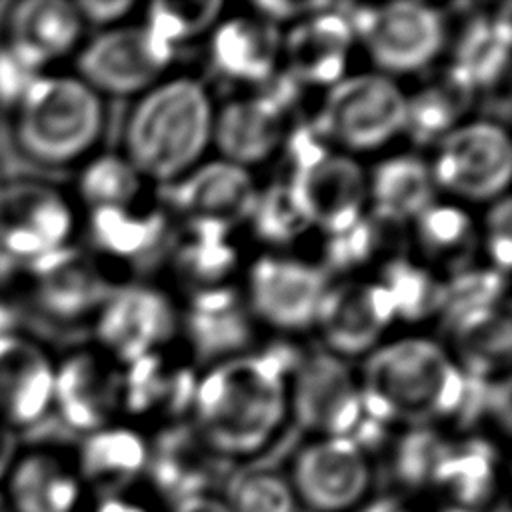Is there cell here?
<instances>
[{
  "mask_svg": "<svg viewBox=\"0 0 512 512\" xmlns=\"http://www.w3.org/2000/svg\"><path fill=\"white\" fill-rule=\"evenodd\" d=\"M286 110L266 92L228 102L214 116L212 136L226 158L236 166L266 160L284 136Z\"/></svg>",
  "mask_w": 512,
  "mask_h": 512,
  "instance_id": "obj_24",
  "label": "cell"
},
{
  "mask_svg": "<svg viewBox=\"0 0 512 512\" xmlns=\"http://www.w3.org/2000/svg\"><path fill=\"white\" fill-rule=\"evenodd\" d=\"M496 486V454L484 440L448 444L430 488H436L456 512H472L484 504Z\"/></svg>",
  "mask_w": 512,
  "mask_h": 512,
  "instance_id": "obj_29",
  "label": "cell"
},
{
  "mask_svg": "<svg viewBox=\"0 0 512 512\" xmlns=\"http://www.w3.org/2000/svg\"><path fill=\"white\" fill-rule=\"evenodd\" d=\"M256 188L250 174L232 162H208L166 186V198L188 220L232 226L250 218Z\"/></svg>",
  "mask_w": 512,
  "mask_h": 512,
  "instance_id": "obj_20",
  "label": "cell"
},
{
  "mask_svg": "<svg viewBox=\"0 0 512 512\" xmlns=\"http://www.w3.org/2000/svg\"><path fill=\"white\" fill-rule=\"evenodd\" d=\"M510 170L512 146L506 130L482 120L450 130L430 172L436 184L458 196L488 200L506 190Z\"/></svg>",
  "mask_w": 512,
  "mask_h": 512,
  "instance_id": "obj_10",
  "label": "cell"
},
{
  "mask_svg": "<svg viewBox=\"0 0 512 512\" xmlns=\"http://www.w3.org/2000/svg\"><path fill=\"white\" fill-rule=\"evenodd\" d=\"M0 188H2V178H0Z\"/></svg>",
  "mask_w": 512,
  "mask_h": 512,
  "instance_id": "obj_53",
  "label": "cell"
},
{
  "mask_svg": "<svg viewBox=\"0 0 512 512\" xmlns=\"http://www.w3.org/2000/svg\"><path fill=\"white\" fill-rule=\"evenodd\" d=\"M406 96L382 74L338 80L328 92L314 128L346 148L368 150L404 130Z\"/></svg>",
  "mask_w": 512,
  "mask_h": 512,
  "instance_id": "obj_7",
  "label": "cell"
},
{
  "mask_svg": "<svg viewBox=\"0 0 512 512\" xmlns=\"http://www.w3.org/2000/svg\"><path fill=\"white\" fill-rule=\"evenodd\" d=\"M290 486L300 506L312 512H356L372 488L368 450L354 438H316L292 460Z\"/></svg>",
  "mask_w": 512,
  "mask_h": 512,
  "instance_id": "obj_8",
  "label": "cell"
},
{
  "mask_svg": "<svg viewBox=\"0 0 512 512\" xmlns=\"http://www.w3.org/2000/svg\"><path fill=\"white\" fill-rule=\"evenodd\" d=\"M354 32L342 6L302 18L286 38L288 74L298 84H332L338 82Z\"/></svg>",
  "mask_w": 512,
  "mask_h": 512,
  "instance_id": "obj_22",
  "label": "cell"
},
{
  "mask_svg": "<svg viewBox=\"0 0 512 512\" xmlns=\"http://www.w3.org/2000/svg\"><path fill=\"white\" fill-rule=\"evenodd\" d=\"M250 218L258 238L272 244L292 242L310 226L288 182H276L258 194Z\"/></svg>",
  "mask_w": 512,
  "mask_h": 512,
  "instance_id": "obj_41",
  "label": "cell"
},
{
  "mask_svg": "<svg viewBox=\"0 0 512 512\" xmlns=\"http://www.w3.org/2000/svg\"><path fill=\"white\" fill-rule=\"evenodd\" d=\"M300 354L274 346L226 358L194 390V428L226 462L254 456L280 432L290 402L286 378Z\"/></svg>",
  "mask_w": 512,
  "mask_h": 512,
  "instance_id": "obj_1",
  "label": "cell"
},
{
  "mask_svg": "<svg viewBox=\"0 0 512 512\" xmlns=\"http://www.w3.org/2000/svg\"><path fill=\"white\" fill-rule=\"evenodd\" d=\"M222 462L226 460L202 440L194 426H174L150 446L144 476L174 506L192 496L212 494Z\"/></svg>",
  "mask_w": 512,
  "mask_h": 512,
  "instance_id": "obj_21",
  "label": "cell"
},
{
  "mask_svg": "<svg viewBox=\"0 0 512 512\" xmlns=\"http://www.w3.org/2000/svg\"><path fill=\"white\" fill-rule=\"evenodd\" d=\"M224 500L232 512H298L300 508L288 476L272 470L240 474Z\"/></svg>",
  "mask_w": 512,
  "mask_h": 512,
  "instance_id": "obj_43",
  "label": "cell"
},
{
  "mask_svg": "<svg viewBox=\"0 0 512 512\" xmlns=\"http://www.w3.org/2000/svg\"><path fill=\"white\" fill-rule=\"evenodd\" d=\"M394 318V302L380 282H344L328 286L314 322L336 354L352 356L370 350Z\"/></svg>",
  "mask_w": 512,
  "mask_h": 512,
  "instance_id": "obj_16",
  "label": "cell"
},
{
  "mask_svg": "<svg viewBox=\"0 0 512 512\" xmlns=\"http://www.w3.org/2000/svg\"><path fill=\"white\" fill-rule=\"evenodd\" d=\"M228 226L204 220H188L184 236L176 244V268L192 282L214 286L236 264V250L228 240Z\"/></svg>",
  "mask_w": 512,
  "mask_h": 512,
  "instance_id": "obj_35",
  "label": "cell"
},
{
  "mask_svg": "<svg viewBox=\"0 0 512 512\" xmlns=\"http://www.w3.org/2000/svg\"><path fill=\"white\" fill-rule=\"evenodd\" d=\"M88 230L100 250L118 258H146L166 240V220L158 212L134 214L124 208H92Z\"/></svg>",
  "mask_w": 512,
  "mask_h": 512,
  "instance_id": "obj_34",
  "label": "cell"
},
{
  "mask_svg": "<svg viewBox=\"0 0 512 512\" xmlns=\"http://www.w3.org/2000/svg\"><path fill=\"white\" fill-rule=\"evenodd\" d=\"M474 90L472 82L452 66L442 80L406 98L404 128L420 144L442 140L470 106Z\"/></svg>",
  "mask_w": 512,
  "mask_h": 512,
  "instance_id": "obj_33",
  "label": "cell"
},
{
  "mask_svg": "<svg viewBox=\"0 0 512 512\" xmlns=\"http://www.w3.org/2000/svg\"><path fill=\"white\" fill-rule=\"evenodd\" d=\"M326 290V274L300 260L260 258L250 272L254 312L284 330L310 326Z\"/></svg>",
  "mask_w": 512,
  "mask_h": 512,
  "instance_id": "obj_13",
  "label": "cell"
},
{
  "mask_svg": "<svg viewBox=\"0 0 512 512\" xmlns=\"http://www.w3.org/2000/svg\"><path fill=\"white\" fill-rule=\"evenodd\" d=\"M150 446L136 430L104 426L86 434L74 458L86 490L100 496L126 494L128 486L146 474Z\"/></svg>",
  "mask_w": 512,
  "mask_h": 512,
  "instance_id": "obj_25",
  "label": "cell"
},
{
  "mask_svg": "<svg viewBox=\"0 0 512 512\" xmlns=\"http://www.w3.org/2000/svg\"><path fill=\"white\" fill-rule=\"evenodd\" d=\"M74 4L84 24H110L120 20L132 8V2L126 0H84Z\"/></svg>",
  "mask_w": 512,
  "mask_h": 512,
  "instance_id": "obj_47",
  "label": "cell"
},
{
  "mask_svg": "<svg viewBox=\"0 0 512 512\" xmlns=\"http://www.w3.org/2000/svg\"><path fill=\"white\" fill-rule=\"evenodd\" d=\"M354 36L390 72H414L438 56L446 26L438 10L420 2L342 4Z\"/></svg>",
  "mask_w": 512,
  "mask_h": 512,
  "instance_id": "obj_6",
  "label": "cell"
},
{
  "mask_svg": "<svg viewBox=\"0 0 512 512\" xmlns=\"http://www.w3.org/2000/svg\"><path fill=\"white\" fill-rule=\"evenodd\" d=\"M0 512H12V508H10V504H8V500H6L4 492H2V488H0Z\"/></svg>",
  "mask_w": 512,
  "mask_h": 512,
  "instance_id": "obj_52",
  "label": "cell"
},
{
  "mask_svg": "<svg viewBox=\"0 0 512 512\" xmlns=\"http://www.w3.org/2000/svg\"><path fill=\"white\" fill-rule=\"evenodd\" d=\"M54 368L46 350L20 332L0 338V422L14 430L52 408Z\"/></svg>",
  "mask_w": 512,
  "mask_h": 512,
  "instance_id": "obj_18",
  "label": "cell"
},
{
  "mask_svg": "<svg viewBox=\"0 0 512 512\" xmlns=\"http://www.w3.org/2000/svg\"><path fill=\"white\" fill-rule=\"evenodd\" d=\"M360 390L364 418L382 426L394 420L426 424L458 416L466 376L438 344L404 338L368 358Z\"/></svg>",
  "mask_w": 512,
  "mask_h": 512,
  "instance_id": "obj_2",
  "label": "cell"
},
{
  "mask_svg": "<svg viewBox=\"0 0 512 512\" xmlns=\"http://www.w3.org/2000/svg\"><path fill=\"white\" fill-rule=\"evenodd\" d=\"M488 256L494 262V270L506 274L510 268V254H512V232H510V200L504 196L496 206L490 210L488 220Z\"/></svg>",
  "mask_w": 512,
  "mask_h": 512,
  "instance_id": "obj_46",
  "label": "cell"
},
{
  "mask_svg": "<svg viewBox=\"0 0 512 512\" xmlns=\"http://www.w3.org/2000/svg\"><path fill=\"white\" fill-rule=\"evenodd\" d=\"M186 330L200 360L232 358L252 340L248 308L230 286L200 288L190 300Z\"/></svg>",
  "mask_w": 512,
  "mask_h": 512,
  "instance_id": "obj_26",
  "label": "cell"
},
{
  "mask_svg": "<svg viewBox=\"0 0 512 512\" xmlns=\"http://www.w3.org/2000/svg\"><path fill=\"white\" fill-rule=\"evenodd\" d=\"M288 186L310 224L338 234L362 218L368 182L362 168L330 148L310 164L290 170Z\"/></svg>",
  "mask_w": 512,
  "mask_h": 512,
  "instance_id": "obj_12",
  "label": "cell"
},
{
  "mask_svg": "<svg viewBox=\"0 0 512 512\" xmlns=\"http://www.w3.org/2000/svg\"><path fill=\"white\" fill-rule=\"evenodd\" d=\"M0 488L12 512H78L88 494L76 462L52 448L20 452Z\"/></svg>",
  "mask_w": 512,
  "mask_h": 512,
  "instance_id": "obj_19",
  "label": "cell"
},
{
  "mask_svg": "<svg viewBox=\"0 0 512 512\" xmlns=\"http://www.w3.org/2000/svg\"><path fill=\"white\" fill-rule=\"evenodd\" d=\"M82 28L84 22L74 2L22 0L8 12L2 40L46 68L76 48Z\"/></svg>",
  "mask_w": 512,
  "mask_h": 512,
  "instance_id": "obj_23",
  "label": "cell"
},
{
  "mask_svg": "<svg viewBox=\"0 0 512 512\" xmlns=\"http://www.w3.org/2000/svg\"><path fill=\"white\" fill-rule=\"evenodd\" d=\"M176 328V316L170 302L152 288L128 286L114 290L98 310L96 334L100 342L120 360L156 352Z\"/></svg>",
  "mask_w": 512,
  "mask_h": 512,
  "instance_id": "obj_14",
  "label": "cell"
},
{
  "mask_svg": "<svg viewBox=\"0 0 512 512\" xmlns=\"http://www.w3.org/2000/svg\"><path fill=\"white\" fill-rule=\"evenodd\" d=\"M26 274L40 308L62 322L98 312L114 292L94 258L70 244L36 262Z\"/></svg>",
  "mask_w": 512,
  "mask_h": 512,
  "instance_id": "obj_15",
  "label": "cell"
},
{
  "mask_svg": "<svg viewBox=\"0 0 512 512\" xmlns=\"http://www.w3.org/2000/svg\"><path fill=\"white\" fill-rule=\"evenodd\" d=\"M222 4L214 0H158L148 6L144 28L166 48H174L206 30Z\"/></svg>",
  "mask_w": 512,
  "mask_h": 512,
  "instance_id": "obj_40",
  "label": "cell"
},
{
  "mask_svg": "<svg viewBox=\"0 0 512 512\" xmlns=\"http://www.w3.org/2000/svg\"><path fill=\"white\" fill-rule=\"evenodd\" d=\"M74 214L68 200L42 182L0 188V276L28 272L48 254L68 246Z\"/></svg>",
  "mask_w": 512,
  "mask_h": 512,
  "instance_id": "obj_5",
  "label": "cell"
},
{
  "mask_svg": "<svg viewBox=\"0 0 512 512\" xmlns=\"http://www.w3.org/2000/svg\"><path fill=\"white\" fill-rule=\"evenodd\" d=\"M122 378L90 350L68 354L54 368L52 406L74 430L90 434L108 426L120 406Z\"/></svg>",
  "mask_w": 512,
  "mask_h": 512,
  "instance_id": "obj_17",
  "label": "cell"
},
{
  "mask_svg": "<svg viewBox=\"0 0 512 512\" xmlns=\"http://www.w3.org/2000/svg\"><path fill=\"white\" fill-rule=\"evenodd\" d=\"M214 112L206 88L174 78L150 88L126 124L128 162L156 180L174 182L198 162L212 138Z\"/></svg>",
  "mask_w": 512,
  "mask_h": 512,
  "instance_id": "obj_3",
  "label": "cell"
},
{
  "mask_svg": "<svg viewBox=\"0 0 512 512\" xmlns=\"http://www.w3.org/2000/svg\"><path fill=\"white\" fill-rule=\"evenodd\" d=\"M416 234L424 252L446 264H462L474 238L468 214L446 204H430L416 216Z\"/></svg>",
  "mask_w": 512,
  "mask_h": 512,
  "instance_id": "obj_39",
  "label": "cell"
},
{
  "mask_svg": "<svg viewBox=\"0 0 512 512\" xmlns=\"http://www.w3.org/2000/svg\"><path fill=\"white\" fill-rule=\"evenodd\" d=\"M380 284L388 290L396 318L406 322H420L434 312H440L444 284L428 270L418 268L410 260L398 256L384 264Z\"/></svg>",
  "mask_w": 512,
  "mask_h": 512,
  "instance_id": "obj_37",
  "label": "cell"
},
{
  "mask_svg": "<svg viewBox=\"0 0 512 512\" xmlns=\"http://www.w3.org/2000/svg\"><path fill=\"white\" fill-rule=\"evenodd\" d=\"M360 512H424V510H418L398 498H384V500H374V502H366Z\"/></svg>",
  "mask_w": 512,
  "mask_h": 512,
  "instance_id": "obj_51",
  "label": "cell"
},
{
  "mask_svg": "<svg viewBox=\"0 0 512 512\" xmlns=\"http://www.w3.org/2000/svg\"><path fill=\"white\" fill-rule=\"evenodd\" d=\"M504 294V274L492 270H462L444 284L442 318L446 326L488 308H494Z\"/></svg>",
  "mask_w": 512,
  "mask_h": 512,
  "instance_id": "obj_42",
  "label": "cell"
},
{
  "mask_svg": "<svg viewBox=\"0 0 512 512\" xmlns=\"http://www.w3.org/2000/svg\"><path fill=\"white\" fill-rule=\"evenodd\" d=\"M448 440L428 428L410 430L396 446L394 466L398 478L408 486H430L432 476L442 462Z\"/></svg>",
  "mask_w": 512,
  "mask_h": 512,
  "instance_id": "obj_44",
  "label": "cell"
},
{
  "mask_svg": "<svg viewBox=\"0 0 512 512\" xmlns=\"http://www.w3.org/2000/svg\"><path fill=\"white\" fill-rule=\"evenodd\" d=\"M18 454H20L18 432L12 426L0 422V486L6 480L10 468L14 466Z\"/></svg>",
  "mask_w": 512,
  "mask_h": 512,
  "instance_id": "obj_48",
  "label": "cell"
},
{
  "mask_svg": "<svg viewBox=\"0 0 512 512\" xmlns=\"http://www.w3.org/2000/svg\"><path fill=\"white\" fill-rule=\"evenodd\" d=\"M172 56L144 26L112 28L82 48L78 78L98 94L130 96L150 88Z\"/></svg>",
  "mask_w": 512,
  "mask_h": 512,
  "instance_id": "obj_11",
  "label": "cell"
},
{
  "mask_svg": "<svg viewBox=\"0 0 512 512\" xmlns=\"http://www.w3.org/2000/svg\"><path fill=\"white\" fill-rule=\"evenodd\" d=\"M280 36L262 16H238L212 36L210 58L218 72L238 82H268L274 76Z\"/></svg>",
  "mask_w": 512,
  "mask_h": 512,
  "instance_id": "obj_27",
  "label": "cell"
},
{
  "mask_svg": "<svg viewBox=\"0 0 512 512\" xmlns=\"http://www.w3.org/2000/svg\"><path fill=\"white\" fill-rule=\"evenodd\" d=\"M138 170L120 156H98L80 174L78 192L82 200L92 208H124L140 194Z\"/></svg>",
  "mask_w": 512,
  "mask_h": 512,
  "instance_id": "obj_38",
  "label": "cell"
},
{
  "mask_svg": "<svg viewBox=\"0 0 512 512\" xmlns=\"http://www.w3.org/2000/svg\"><path fill=\"white\" fill-rule=\"evenodd\" d=\"M44 74L34 60L14 48L10 42H0V108L16 110L34 82Z\"/></svg>",
  "mask_w": 512,
  "mask_h": 512,
  "instance_id": "obj_45",
  "label": "cell"
},
{
  "mask_svg": "<svg viewBox=\"0 0 512 512\" xmlns=\"http://www.w3.org/2000/svg\"><path fill=\"white\" fill-rule=\"evenodd\" d=\"M90 512H152V510L128 494H116V496H100Z\"/></svg>",
  "mask_w": 512,
  "mask_h": 512,
  "instance_id": "obj_50",
  "label": "cell"
},
{
  "mask_svg": "<svg viewBox=\"0 0 512 512\" xmlns=\"http://www.w3.org/2000/svg\"><path fill=\"white\" fill-rule=\"evenodd\" d=\"M374 208L396 220L420 216L434 198L430 168L416 156H396L380 162L370 176Z\"/></svg>",
  "mask_w": 512,
  "mask_h": 512,
  "instance_id": "obj_32",
  "label": "cell"
},
{
  "mask_svg": "<svg viewBox=\"0 0 512 512\" xmlns=\"http://www.w3.org/2000/svg\"><path fill=\"white\" fill-rule=\"evenodd\" d=\"M102 126V98L78 76L42 74L14 110L20 150L46 166H64L86 156Z\"/></svg>",
  "mask_w": 512,
  "mask_h": 512,
  "instance_id": "obj_4",
  "label": "cell"
},
{
  "mask_svg": "<svg viewBox=\"0 0 512 512\" xmlns=\"http://www.w3.org/2000/svg\"><path fill=\"white\" fill-rule=\"evenodd\" d=\"M510 62V6L494 18L476 16L462 30L456 46L454 68H458L474 88H494L504 80Z\"/></svg>",
  "mask_w": 512,
  "mask_h": 512,
  "instance_id": "obj_31",
  "label": "cell"
},
{
  "mask_svg": "<svg viewBox=\"0 0 512 512\" xmlns=\"http://www.w3.org/2000/svg\"><path fill=\"white\" fill-rule=\"evenodd\" d=\"M172 512H232L228 502L218 494H200L180 500L172 506Z\"/></svg>",
  "mask_w": 512,
  "mask_h": 512,
  "instance_id": "obj_49",
  "label": "cell"
},
{
  "mask_svg": "<svg viewBox=\"0 0 512 512\" xmlns=\"http://www.w3.org/2000/svg\"><path fill=\"white\" fill-rule=\"evenodd\" d=\"M402 220L372 210L370 216L362 214L346 230L332 234L326 244V262L332 270L346 272L362 266L376 256L394 252L402 244Z\"/></svg>",
  "mask_w": 512,
  "mask_h": 512,
  "instance_id": "obj_36",
  "label": "cell"
},
{
  "mask_svg": "<svg viewBox=\"0 0 512 512\" xmlns=\"http://www.w3.org/2000/svg\"><path fill=\"white\" fill-rule=\"evenodd\" d=\"M196 380L186 368H170L156 352L130 362L120 382V404L132 414L164 410L180 414L192 408Z\"/></svg>",
  "mask_w": 512,
  "mask_h": 512,
  "instance_id": "obj_28",
  "label": "cell"
},
{
  "mask_svg": "<svg viewBox=\"0 0 512 512\" xmlns=\"http://www.w3.org/2000/svg\"><path fill=\"white\" fill-rule=\"evenodd\" d=\"M294 420L318 438H352L362 422V390L350 368L332 352L298 358L288 390Z\"/></svg>",
  "mask_w": 512,
  "mask_h": 512,
  "instance_id": "obj_9",
  "label": "cell"
},
{
  "mask_svg": "<svg viewBox=\"0 0 512 512\" xmlns=\"http://www.w3.org/2000/svg\"><path fill=\"white\" fill-rule=\"evenodd\" d=\"M458 368L478 380H496L510 362V316L506 304L474 312L452 326Z\"/></svg>",
  "mask_w": 512,
  "mask_h": 512,
  "instance_id": "obj_30",
  "label": "cell"
}]
</instances>
